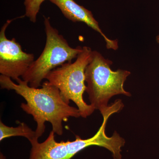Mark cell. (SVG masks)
Returning a JSON list of instances; mask_svg holds the SVG:
<instances>
[{"label": "cell", "mask_w": 159, "mask_h": 159, "mask_svg": "<svg viewBox=\"0 0 159 159\" xmlns=\"http://www.w3.org/2000/svg\"><path fill=\"white\" fill-rule=\"evenodd\" d=\"M16 81L17 84L10 77L0 76L1 88L14 90L26 100L27 103H21L20 107L37 123L35 131L38 139L44 133L46 122L51 123L54 133L62 135V122L70 117L81 116L78 109L70 106L61 97L59 90L48 81L44 82L40 89L31 87L20 78Z\"/></svg>", "instance_id": "cell-1"}, {"label": "cell", "mask_w": 159, "mask_h": 159, "mask_svg": "<svg viewBox=\"0 0 159 159\" xmlns=\"http://www.w3.org/2000/svg\"><path fill=\"white\" fill-rule=\"evenodd\" d=\"M112 64L111 61L105 59L99 52L93 51L92 59L85 70L86 91L91 105L102 115L108 108V101L112 97L119 94L131 96L123 87L130 72L122 70H112Z\"/></svg>", "instance_id": "cell-2"}, {"label": "cell", "mask_w": 159, "mask_h": 159, "mask_svg": "<svg viewBox=\"0 0 159 159\" xmlns=\"http://www.w3.org/2000/svg\"><path fill=\"white\" fill-rule=\"evenodd\" d=\"M90 48L84 47L74 62H68L54 69L46 79L49 83L57 87L64 99L70 104L72 100L76 104L83 118H86L93 112L95 109L87 104L83 98L86 89L85 72L92 59Z\"/></svg>", "instance_id": "cell-3"}, {"label": "cell", "mask_w": 159, "mask_h": 159, "mask_svg": "<svg viewBox=\"0 0 159 159\" xmlns=\"http://www.w3.org/2000/svg\"><path fill=\"white\" fill-rule=\"evenodd\" d=\"M43 16L47 36L44 49L22 77L23 80L34 88L40 86L50 72L66 63L71 62L83 51L80 47L76 48L70 47L66 40L51 25L50 18Z\"/></svg>", "instance_id": "cell-4"}, {"label": "cell", "mask_w": 159, "mask_h": 159, "mask_svg": "<svg viewBox=\"0 0 159 159\" xmlns=\"http://www.w3.org/2000/svg\"><path fill=\"white\" fill-rule=\"evenodd\" d=\"M8 20L0 31V73L17 81L34 61V55L24 52L15 38L6 37V29L16 19Z\"/></svg>", "instance_id": "cell-5"}, {"label": "cell", "mask_w": 159, "mask_h": 159, "mask_svg": "<svg viewBox=\"0 0 159 159\" xmlns=\"http://www.w3.org/2000/svg\"><path fill=\"white\" fill-rule=\"evenodd\" d=\"M58 7L62 14L68 19L74 22H81L95 30L103 37L108 49L116 50L118 48V41L111 40L102 32L99 23L95 20L93 13L83 6L77 4L74 0H49Z\"/></svg>", "instance_id": "cell-6"}, {"label": "cell", "mask_w": 159, "mask_h": 159, "mask_svg": "<svg viewBox=\"0 0 159 159\" xmlns=\"http://www.w3.org/2000/svg\"><path fill=\"white\" fill-rule=\"evenodd\" d=\"M14 136L25 137L31 142L38 140L35 131H33L24 122L20 123L16 127H9L0 121V141Z\"/></svg>", "instance_id": "cell-7"}, {"label": "cell", "mask_w": 159, "mask_h": 159, "mask_svg": "<svg viewBox=\"0 0 159 159\" xmlns=\"http://www.w3.org/2000/svg\"><path fill=\"white\" fill-rule=\"evenodd\" d=\"M46 0H25V15L33 23L36 22L37 16L43 2Z\"/></svg>", "instance_id": "cell-8"}, {"label": "cell", "mask_w": 159, "mask_h": 159, "mask_svg": "<svg viewBox=\"0 0 159 159\" xmlns=\"http://www.w3.org/2000/svg\"><path fill=\"white\" fill-rule=\"evenodd\" d=\"M6 157L4 156V155L2 153H1L0 156V159H6Z\"/></svg>", "instance_id": "cell-9"}, {"label": "cell", "mask_w": 159, "mask_h": 159, "mask_svg": "<svg viewBox=\"0 0 159 159\" xmlns=\"http://www.w3.org/2000/svg\"><path fill=\"white\" fill-rule=\"evenodd\" d=\"M157 43H159V35L157 36Z\"/></svg>", "instance_id": "cell-10"}]
</instances>
